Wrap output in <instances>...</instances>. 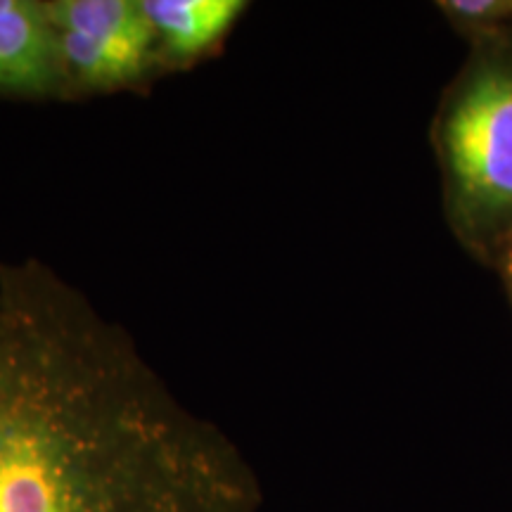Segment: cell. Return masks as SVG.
I'll use <instances>...</instances> for the list:
<instances>
[{
    "label": "cell",
    "mask_w": 512,
    "mask_h": 512,
    "mask_svg": "<svg viewBox=\"0 0 512 512\" xmlns=\"http://www.w3.org/2000/svg\"><path fill=\"white\" fill-rule=\"evenodd\" d=\"M242 448L88 294L0 261V512H261Z\"/></svg>",
    "instance_id": "1"
},
{
    "label": "cell",
    "mask_w": 512,
    "mask_h": 512,
    "mask_svg": "<svg viewBox=\"0 0 512 512\" xmlns=\"http://www.w3.org/2000/svg\"><path fill=\"white\" fill-rule=\"evenodd\" d=\"M453 238L494 271L512 249V34L472 43L432 121Z\"/></svg>",
    "instance_id": "2"
},
{
    "label": "cell",
    "mask_w": 512,
    "mask_h": 512,
    "mask_svg": "<svg viewBox=\"0 0 512 512\" xmlns=\"http://www.w3.org/2000/svg\"><path fill=\"white\" fill-rule=\"evenodd\" d=\"M46 10L67 88L124 91L164 64L140 0H50Z\"/></svg>",
    "instance_id": "3"
},
{
    "label": "cell",
    "mask_w": 512,
    "mask_h": 512,
    "mask_svg": "<svg viewBox=\"0 0 512 512\" xmlns=\"http://www.w3.org/2000/svg\"><path fill=\"white\" fill-rule=\"evenodd\" d=\"M67 91L46 3L0 0V93L53 98Z\"/></svg>",
    "instance_id": "4"
},
{
    "label": "cell",
    "mask_w": 512,
    "mask_h": 512,
    "mask_svg": "<svg viewBox=\"0 0 512 512\" xmlns=\"http://www.w3.org/2000/svg\"><path fill=\"white\" fill-rule=\"evenodd\" d=\"M164 64L185 67L226 38L245 15V0H140Z\"/></svg>",
    "instance_id": "5"
},
{
    "label": "cell",
    "mask_w": 512,
    "mask_h": 512,
    "mask_svg": "<svg viewBox=\"0 0 512 512\" xmlns=\"http://www.w3.org/2000/svg\"><path fill=\"white\" fill-rule=\"evenodd\" d=\"M437 10L467 46L512 34V0H439Z\"/></svg>",
    "instance_id": "6"
},
{
    "label": "cell",
    "mask_w": 512,
    "mask_h": 512,
    "mask_svg": "<svg viewBox=\"0 0 512 512\" xmlns=\"http://www.w3.org/2000/svg\"><path fill=\"white\" fill-rule=\"evenodd\" d=\"M494 271L498 273V278H501L505 294H508V302L512 304V249H508V252L501 256V261L494 266Z\"/></svg>",
    "instance_id": "7"
}]
</instances>
